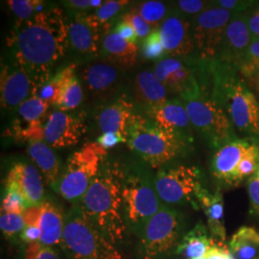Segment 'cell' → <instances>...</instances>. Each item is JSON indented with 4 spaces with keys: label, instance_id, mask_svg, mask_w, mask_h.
Listing matches in <instances>:
<instances>
[{
    "label": "cell",
    "instance_id": "12",
    "mask_svg": "<svg viewBox=\"0 0 259 259\" xmlns=\"http://www.w3.org/2000/svg\"><path fill=\"white\" fill-rule=\"evenodd\" d=\"M233 13L213 2L199 16L191 19L196 56L204 64L216 61L222 47L225 32Z\"/></svg>",
    "mask_w": 259,
    "mask_h": 259
},
{
    "label": "cell",
    "instance_id": "34",
    "mask_svg": "<svg viewBox=\"0 0 259 259\" xmlns=\"http://www.w3.org/2000/svg\"><path fill=\"white\" fill-rule=\"evenodd\" d=\"M49 107L50 105L48 103L45 102L36 94H33L19 106L16 112L20 119L29 124L40 121Z\"/></svg>",
    "mask_w": 259,
    "mask_h": 259
},
{
    "label": "cell",
    "instance_id": "1",
    "mask_svg": "<svg viewBox=\"0 0 259 259\" xmlns=\"http://www.w3.org/2000/svg\"><path fill=\"white\" fill-rule=\"evenodd\" d=\"M10 58L22 66L38 89L47 82L69 48V17L57 6L28 20H17L7 36Z\"/></svg>",
    "mask_w": 259,
    "mask_h": 259
},
{
    "label": "cell",
    "instance_id": "42",
    "mask_svg": "<svg viewBox=\"0 0 259 259\" xmlns=\"http://www.w3.org/2000/svg\"><path fill=\"white\" fill-rule=\"evenodd\" d=\"M215 5L223 9L230 11L233 14H245L244 12H248L251 9L255 4L253 1H242V0H219V1H212Z\"/></svg>",
    "mask_w": 259,
    "mask_h": 259
},
{
    "label": "cell",
    "instance_id": "2",
    "mask_svg": "<svg viewBox=\"0 0 259 259\" xmlns=\"http://www.w3.org/2000/svg\"><path fill=\"white\" fill-rule=\"evenodd\" d=\"M84 217L115 246L128 231L122 208V168L102 161L82 200L75 204Z\"/></svg>",
    "mask_w": 259,
    "mask_h": 259
},
{
    "label": "cell",
    "instance_id": "27",
    "mask_svg": "<svg viewBox=\"0 0 259 259\" xmlns=\"http://www.w3.org/2000/svg\"><path fill=\"white\" fill-rule=\"evenodd\" d=\"M197 200L206 215L210 232L214 236L224 240L226 238V230L224 221V200L221 190L217 189L214 193H210L201 187L197 193Z\"/></svg>",
    "mask_w": 259,
    "mask_h": 259
},
{
    "label": "cell",
    "instance_id": "18",
    "mask_svg": "<svg viewBox=\"0 0 259 259\" xmlns=\"http://www.w3.org/2000/svg\"><path fill=\"white\" fill-rule=\"evenodd\" d=\"M251 40L252 37L246 21L245 14H233L226 29L219 55L214 62L226 67L238 70Z\"/></svg>",
    "mask_w": 259,
    "mask_h": 259
},
{
    "label": "cell",
    "instance_id": "43",
    "mask_svg": "<svg viewBox=\"0 0 259 259\" xmlns=\"http://www.w3.org/2000/svg\"><path fill=\"white\" fill-rule=\"evenodd\" d=\"M112 32L117 34L119 37L124 38L125 40H127L129 42L135 44V45L139 44V39L138 34L134 27L128 22L117 20L114 27L112 29Z\"/></svg>",
    "mask_w": 259,
    "mask_h": 259
},
{
    "label": "cell",
    "instance_id": "13",
    "mask_svg": "<svg viewBox=\"0 0 259 259\" xmlns=\"http://www.w3.org/2000/svg\"><path fill=\"white\" fill-rule=\"evenodd\" d=\"M111 32L94 19L92 13L69 18L68 52L77 63L89 64L100 58L101 42L105 35Z\"/></svg>",
    "mask_w": 259,
    "mask_h": 259
},
{
    "label": "cell",
    "instance_id": "37",
    "mask_svg": "<svg viewBox=\"0 0 259 259\" xmlns=\"http://www.w3.org/2000/svg\"><path fill=\"white\" fill-rule=\"evenodd\" d=\"M239 73L249 79L259 71V38H253L250 42L243 61L238 67Z\"/></svg>",
    "mask_w": 259,
    "mask_h": 259
},
{
    "label": "cell",
    "instance_id": "22",
    "mask_svg": "<svg viewBox=\"0 0 259 259\" xmlns=\"http://www.w3.org/2000/svg\"><path fill=\"white\" fill-rule=\"evenodd\" d=\"M254 139L236 138L217 149L213 155L210 166L213 177L225 185L234 186L236 170Z\"/></svg>",
    "mask_w": 259,
    "mask_h": 259
},
{
    "label": "cell",
    "instance_id": "16",
    "mask_svg": "<svg viewBox=\"0 0 259 259\" xmlns=\"http://www.w3.org/2000/svg\"><path fill=\"white\" fill-rule=\"evenodd\" d=\"M87 128L83 114L58 110L47 117L45 125V141L51 148L72 147L82 139Z\"/></svg>",
    "mask_w": 259,
    "mask_h": 259
},
{
    "label": "cell",
    "instance_id": "41",
    "mask_svg": "<svg viewBox=\"0 0 259 259\" xmlns=\"http://www.w3.org/2000/svg\"><path fill=\"white\" fill-rule=\"evenodd\" d=\"M25 208V202L19 192L13 189H5V195L1 203L2 213L21 215Z\"/></svg>",
    "mask_w": 259,
    "mask_h": 259
},
{
    "label": "cell",
    "instance_id": "50",
    "mask_svg": "<svg viewBox=\"0 0 259 259\" xmlns=\"http://www.w3.org/2000/svg\"><path fill=\"white\" fill-rule=\"evenodd\" d=\"M205 259H235L232 251L223 248V247H215L213 246L210 250L205 255Z\"/></svg>",
    "mask_w": 259,
    "mask_h": 259
},
{
    "label": "cell",
    "instance_id": "51",
    "mask_svg": "<svg viewBox=\"0 0 259 259\" xmlns=\"http://www.w3.org/2000/svg\"><path fill=\"white\" fill-rule=\"evenodd\" d=\"M42 248H44V246L39 242L28 244L26 251H25V258L37 259V255L39 254Z\"/></svg>",
    "mask_w": 259,
    "mask_h": 259
},
{
    "label": "cell",
    "instance_id": "4",
    "mask_svg": "<svg viewBox=\"0 0 259 259\" xmlns=\"http://www.w3.org/2000/svg\"><path fill=\"white\" fill-rule=\"evenodd\" d=\"M192 143L161 129L139 111L132 120L127 137L129 148L154 168L166 166L185 157L192 150Z\"/></svg>",
    "mask_w": 259,
    "mask_h": 259
},
{
    "label": "cell",
    "instance_id": "8",
    "mask_svg": "<svg viewBox=\"0 0 259 259\" xmlns=\"http://www.w3.org/2000/svg\"><path fill=\"white\" fill-rule=\"evenodd\" d=\"M182 101L193 128L212 150L216 151L236 139L227 114L206 92L202 91Z\"/></svg>",
    "mask_w": 259,
    "mask_h": 259
},
{
    "label": "cell",
    "instance_id": "49",
    "mask_svg": "<svg viewBox=\"0 0 259 259\" xmlns=\"http://www.w3.org/2000/svg\"><path fill=\"white\" fill-rule=\"evenodd\" d=\"M40 230L37 227H25L23 232H21L20 237L23 241H25L28 244L39 242L40 238Z\"/></svg>",
    "mask_w": 259,
    "mask_h": 259
},
{
    "label": "cell",
    "instance_id": "30",
    "mask_svg": "<svg viewBox=\"0 0 259 259\" xmlns=\"http://www.w3.org/2000/svg\"><path fill=\"white\" fill-rule=\"evenodd\" d=\"M76 65H66L61 68L57 73L52 75V77L44 83L37 91V94L40 99L48 103L50 106L55 107L59 100V97L62 93V90L71 75L76 73Z\"/></svg>",
    "mask_w": 259,
    "mask_h": 259
},
{
    "label": "cell",
    "instance_id": "21",
    "mask_svg": "<svg viewBox=\"0 0 259 259\" xmlns=\"http://www.w3.org/2000/svg\"><path fill=\"white\" fill-rule=\"evenodd\" d=\"M5 189L16 190L23 198L26 207L44 203L42 179L37 166L28 161H18L10 168L5 179Z\"/></svg>",
    "mask_w": 259,
    "mask_h": 259
},
{
    "label": "cell",
    "instance_id": "7",
    "mask_svg": "<svg viewBox=\"0 0 259 259\" xmlns=\"http://www.w3.org/2000/svg\"><path fill=\"white\" fill-rule=\"evenodd\" d=\"M105 157L106 150L97 142L85 144L67 159L54 190L66 201L79 203L97 176Z\"/></svg>",
    "mask_w": 259,
    "mask_h": 259
},
{
    "label": "cell",
    "instance_id": "38",
    "mask_svg": "<svg viewBox=\"0 0 259 259\" xmlns=\"http://www.w3.org/2000/svg\"><path fill=\"white\" fill-rule=\"evenodd\" d=\"M211 2L203 0H180L171 4L172 10L185 18L193 19L206 9Z\"/></svg>",
    "mask_w": 259,
    "mask_h": 259
},
{
    "label": "cell",
    "instance_id": "36",
    "mask_svg": "<svg viewBox=\"0 0 259 259\" xmlns=\"http://www.w3.org/2000/svg\"><path fill=\"white\" fill-rule=\"evenodd\" d=\"M7 4L20 21L32 19L48 8L47 2L41 0H10L7 1Z\"/></svg>",
    "mask_w": 259,
    "mask_h": 259
},
{
    "label": "cell",
    "instance_id": "46",
    "mask_svg": "<svg viewBox=\"0 0 259 259\" xmlns=\"http://www.w3.org/2000/svg\"><path fill=\"white\" fill-rule=\"evenodd\" d=\"M246 21L253 38H259V5H254L251 9L245 13Z\"/></svg>",
    "mask_w": 259,
    "mask_h": 259
},
{
    "label": "cell",
    "instance_id": "54",
    "mask_svg": "<svg viewBox=\"0 0 259 259\" xmlns=\"http://www.w3.org/2000/svg\"><path fill=\"white\" fill-rule=\"evenodd\" d=\"M253 176L256 177V178H258V179H259V167H258V169H257V170H256V172H255V173H254V174H253Z\"/></svg>",
    "mask_w": 259,
    "mask_h": 259
},
{
    "label": "cell",
    "instance_id": "3",
    "mask_svg": "<svg viewBox=\"0 0 259 259\" xmlns=\"http://www.w3.org/2000/svg\"><path fill=\"white\" fill-rule=\"evenodd\" d=\"M207 77L211 80L210 97L222 108L233 129L259 139L258 101L234 69L213 62L207 67Z\"/></svg>",
    "mask_w": 259,
    "mask_h": 259
},
{
    "label": "cell",
    "instance_id": "40",
    "mask_svg": "<svg viewBox=\"0 0 259 259\" xmlns=\"http://www.w3.org/2000/svg\"><path fill=\"white\" fill-rule=\"evenodd\" d=\"M26 225L21 215L18 214H7L1 213L0 217V228L2 233L7 238H12L23 232Z\"/></svg>",
    "mask_w": 259,
    "mask_h": 259
},
{
    "label": "cell",
    "instance_id": "56",
    "mask_svg": "<svg viewBox=\"0 0 259 259\" xmlns=\"http://www.w3.org/2000/svg\"><path fill=\"white\" fill-rule=\"evenodd\" d=\"M256 259H259V258H256Z\"/></svg>",
    "mask_w": 259,
    "mask_h": 259
},
{
    "label": "cell",
    "instance_id": "44",
    "mask_svg": "<svg viewBox=\"0 0 259 259\" xmlns=\"http://www.w3.org/2000/svg\"><path fill=\"white\" fill-rule=\"evenodd\" d=\"M248 193L250 197L251 212L259 215V179L251 176L248 179Z\"/></svg>",
    "mask_w": 259,
    "mask_h": 259
},
{
    "label": "cell",
    "instance_id": "29",
    "mask_svg": "<svg viewBox=\"0 0 259 259\" xmlns=\"http://www.w3.org/2000/svg\"><path fill=\"white\" fill-rule=\"evenodd\" d=\"M230 248L235 259H256L259 253V233L254 229L242 227L232 236Z\"/></svg>",
    "mask_w": 259,
    "mask_h": 259
},
{
    "label": "cell",
    "instance_id": "32",
    "mask_svg": "<svg viewBox=\"0 0 259 259\" xmlns=\"http://www.w3.org/2000/svg\"><path fill=\"white\" fill-rule=\"evenodd\" d=\"M134 7L154 30L161 26L171 12V8L167 3L157 0L140 1Z\"/></svg>",
    "mask_w": 259,
    "mask_h": 259
},
{
    "label": "cell",
    "instance_id": "45",
    "mask_svg": "<svg viewBox=\"0 0 259 259\" xmlns=\"http://www.w3.org/2000/svg\"><path fill=\"white\" fill-rule=\"evenodd\" d=\"M62 3L71 16L85 14L89 13V11H93L91 0H66L62 1Z\"/></svg>",
    "mask_w": 259,
    "mask_h": 259
},
{
    "label": "cell",
    "instance_id": "23",
    "mask_svg": "<svg viewBox=\"0 0 259 259\" xmlns=\"http://www.w3.org/2000/svg\"><path fill=\"white\" fill-rule=\"evenodd\" d=\"M133 100L139 111H145L168 100L166 89L151 70H142L133 82Z\"/></svg>",
    "mask_w": 259,
    "mask_h": 259
},
{
    "label": "cell",
    "instance_id": "19",
    "mask_svg": "<svg viewBox=\"0 0 259 259\" xmlns=\"http://www.w3.org/2000/svg\"><path fill=\"white\" fill-rule=\"evenodd\" d=\"M138 108L127 93L104 102L96 111L95 120L101 135L114 133L127 140L128 132Z\"/></svg>",
    "mask_w": 259,
    "mask_h": 259
},
{
    "label": "cell",
    "instance_id": "31",
    "mask_svg": "<svg viewBox=\"0 0 259 259\" xmlns=\"http://www.w3.org/2000/svg\"><path fill=\"white\" fill-rule=\"evenodd\" d=\"M83 99V85L80 83L77 73H74L65 83L55 108L59 111H73L82 104Z\"/></svg>",
    "mask_w": 259,
    "mask_h": 259
},
{
    "label": "cell",
    "instance_id": "9",
    "mask_svg": "<svg viewBox=\"0 0 259 259\" xmlns=\"http://www.w3.org/2000/svg\"><path fill=\"white\" fill-rule=\"evenodd\" d=\"M183 216L169 205H161L140 232L139 259H162L179 246Z\"/></svg>",
    "mask_w": 259,
    "mask_h": 259
},
{
    "label": "cell",
    "instance_id": "26",
    "mask_svg": "<svg viewBox=\"0 0 259 259\" xmlns=\"http://www.w3.org/2000/svg\"><path fill=\"white\" fill-rule=\"evenodd\" d=\"M41 206V217L39 222L40 238L42 246L51 247L61 243L65 229V214L51 201H44Z\"/></svg>",
    "mask_w": 259,
    "mask_h": 259
},
{
    "label": "cell",
    "instance_id": "33",
    "mask_svg": "<svg viewBox=\"0 0 259 259\" xmlns=\"http://www.w3.org/2000/svg\"><path fill=\"white\" fill-rule=\"evenodd\" d=\"M130 1L126 0H110L105 1L100 8L94 10L92 14L101 25L112 31V22L114 19H119L121 13L129 5Z\"/></svg>",
    "mask_w": 259,
    "mask_h": 259
},
{
    "label": "cell",
    "instance_id": "14",
    "mask_svg": "<svg viewBox=\"0 0 259 259\" xmlns=\"http://www.w3.org/2000/svg\"><path fill=\"white\" fill-rule=\"evenodd\" d=\"M83 87L94 99L107 102L124 93L121 89L125 82V69L107 62L85 64L80 71Z\"/></svg>",
    "mask_w": 259,
    "mask_h": 259
},
{
    "label": "cell",
    "instance_id": "5",
    "mask_svg": "<svg viewBox=\"0 0 259 259\" xmlns=\"http://www.w3.org/2000/svg\"><path fill=\"white\" fill-rule=\"evenodd\" d=\"M60 246L68 259H122L115 246L76 204L65 214Z\"/></svg>",
    "mask_w": 259,
    "mask_h": 259
},
{
    "label": "cell",
    "instance_id": "39",
    "mask_svg": "<svg viewBox=\"0 0 259 259\" xmlns=\"http://www.w3.org/2000/svg\"><path fill=\"white\" fill-rule=\"evenodd\" d=\"M118 20H122V21L130 23L136 30L140 41L142 39H144L145 37H148L149 35L152 33V31L154 30L139 15V12L134 6L131 9L126 11L125 13H123Z\"/></svg>",
    "mask_w": 259,
    "mask_h": 259
},
{
    "label": "cell",
    "instance_id": "24",
    "mask_svg": "<svg viewBox=\"0 0 259 259\" xmlns=\"http://www.w3.org/2000/svg\"><path fill=\"white\" fill-rule=\"evenodd\" d=\"M139 53L138 45L125 40L112 31L103 37L100 58L104 62L128 69L137 64Z\"/></svg>",
    "mask_w": 259,
    "mask_h": 259
},
{
    "label": "cell",
    "instance_id": "52",
    "mask_svg": "<svg viewBox=\"0 0 259 259\" xmlns=\"http://www.w3.org/2000/svg\"><path fill=\"white\" fill-rule=\"evenodd\" d=\"M37 259H60V257L51 247L44 246L39 254L37 255Z\"/></svg>",
    "mask_w": 259,
    "mask_h": 259
},
{
    "label": "cell",
    "instance_id": "28",
    "mask_svg": "<svg viewBox=\"0 0 259 259\" xmlns=\"http://www.w3.org/2000/svg\"><path fill=\"white\" fill-rule=\"evenodd\" d=\"M212 247V240L208 238L205 227L198 224L180 242L177 252L186 258H204Z\"/></svg>",
    "mask_w": 259,
    "mask_h": 259
},
{
    "label": "cell",
    "instance_id": "11",
    "mask_svg": "<svg viewBox=\"0 0 259 259\" xmlns=\"http://www.w3.org/2000/svg\"><path fill=\"white\" fill-rule=\"evenodd\" d=\"M160 201L167 205L190 204L197 208V193L202 187L197 166L166 165L158 169L154 179Z\"/></svg>",
    "mask_w": 259,
    "mask_h": 259
},
{
    "label": "cell",
    "instance_id": "15",
    "mask_svg": "<svg viewBox=\"0 0 259 259\" xmlns=\"http://www.w3.org/2000/svg\"><path fill=\"white\" fill-rule=\"evenodd\" d=\"M0 81L1 107L8 112H16L22 103L36 94L37 87L32 77L10 57L2 63Z\"/></svg>",
    "mask_w": 259,
    "mask_h": 259
},
{
    "label": "cell",
    "instance_id": "6",
    "mask_svg": "<svg viewBox=\"0 0 259 259\" xmlns=\"http://www.w3.org/2000/svg\"><path fill=\"white\" fill-rule=\"evenodd\" d=\"M154 180L138 167L122 168V208L128 230L140 234L161 204Z\"/></svg>",
    "mask_w": 259,
    "mask_h": 259
},
{
    "label": "cell",
    "instance_id": "55",
    "mask_svg": "<svg viewBox=\"0 0 259 259\" xmlns=\"http://www.w3.org/2000/svg\"><path fill=\"white\" fill-rule=\"evenodd\" d=\"M199 259H205V258H199Z\"/></svg>",
    "mask_w": 259,
    "mask_h": 259
},
{
    "label": "cell",
    "instance_id": "25",
    "mask_svg": "<svg viewBox=\"0 0 259 259\" xmlns=\"http://www.w3.org/2000/svg\"><path fill=\"white\" fill-rule=\"evenodd\" d=\"M28 154L45 177L47 185L55 189L64 169L54 151L46 141L28 142Z\"/></svg>",
    "mask_w": 259,
    "mask_h": 259
},
{
    "label": "cell",
    "instance_id": "35",
    "mask_svg": "<svg viewBox=\"0 0 259 259\" xmlns=\"http://www.w3.org/2000/svg\"><path fill=\"white\" fill-rule=\"evenodd\" d=\"M140 55L145 60L161 61L167 57L166 50L162 45L158 29H155L148 37L140 41Z\"/></svg>",
    "mask_w": 259,
    "mask_h": 259
},
{
    "label": "cell",
    "instance_id": "17",
    "mask_svg": "<svg viewBox=\"0 0 259 259\" xmlns=\"http://www.w3.org/2000/svg\"><path fill=\"white\" fill-rule=\"evenodd\" d=\"M167 57L197 59L192 36L191 19L171 9L161 26L158 28Z\"/></svg>",
    "mask_w": 259,
    "mask_h": 259
},
{
    "label": "cell",
    "instance_id": "48",
    "mask_svg": "<svg viewBox=\"0 0 259 259\" xmlns=\"http://www.w3.org/2000/svg\"><path fill=\"white\" fill-rule=\"evenodd\" d=\"M26 227H37L39 226L41 217V206H29L21 214Z\"/></svg>",
    "mask_w": 259,
    "mask_h": 259
},
{
    "label": "cell",
    "instance_id": "20",
    "mask_svg": "<svg viewBox=\"0 0 259 259\" xmlns=\"http://www.w3.org/2000/svg\"><path fill=\"white\" fill-rule=\"evenodd\" d=\"M140 112L161 129L178 135L190 142L194 141V128L185 104L181 99L171 98L160 105Z\"/></svg>",
    "mask_w": 259,
    "mask_h": 259
},
{
    "label": "cell",
    "instance_id": "47",
    "mask_svg": "<svg viewBox=\"0 0 259 259\" xmlns=\"http://www.w3.org/2000/svg\"><path fill=\"white\" fill-rule=\"evenodd\" d=\"M96 142H97L103 149L109 150V149L116 146L117 144L127 143V140L124 139L120 135H118V134L106 133V134H102V135L97 139Z\"/></svg>",
    "mask_w": 259,
    "mask_h": 259
},
{
    "label": "cell",
    "instance_id": "10",
    "mask_svg": "<svg viewBox=\"0 0 259 259\" xmlns=\"http://www.w3.org/2000/svg\"><path fill=\"white\" fill-rule=\"evenodd\" d=\"M152 71L167 93L176 95L181 100L204 91V66L198 59L166 57L158 61Z\"/></svg>",
    "mask_w": 259,
    "mask_h": 259
},
{
    "label": "cell",
    "instance_id": "53",
    "mask_svg": "<svg viewBox=\"0 0 259 259\" xmlns=\"http://www.w3.org/2000/svg\"><path fill=\"white\" fill-rule=\"evenodd\" d=\"M248 80L250 81L249 82L250 87H251L256 93H259V71L256 72L255 74L252 75Z\"/></svg>",
    "mask_w": 259,
    "mask_h": 259
}]
</instances>
